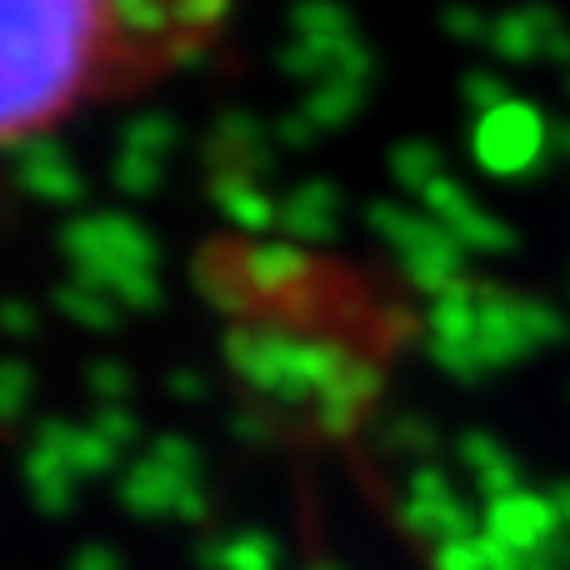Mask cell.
Masks as SVG:
<instances>
[{"mask_svg":"<svg viewBox=\"0 0 570 570\" xmlns=\"http://www.w3.org/2000/svg\"><path fill=\"white\" fill-rule=\"evenodd\" d=\"M216 6H226V0H216Z\"/></svg>","mask_w":570,"mask_h":570,"instance_id":"obj_2","label":"cell"},{"mask_svg":"<svg viewBox=\"0 0 570 570\" xmlns=\"http://www.w3.org/2000/svg\"><path fill=\"white\" fill-rule=\"evenodd\" d=\"M220 16L216 0H0V150L126 96Z\"/></svg>","mask_w":570,"mask_h":570,"instance_id":"obj_1","label":"cell"}]
</instances>
